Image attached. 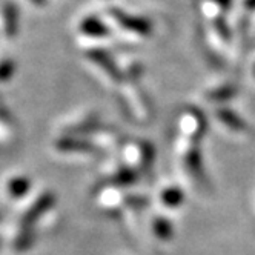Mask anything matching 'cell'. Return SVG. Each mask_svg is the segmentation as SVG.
Wrapping results in <instances>:
<instances>
[{"label":"cell","instance_id":"cell-1","mask_svg":"<svg viewBox=\"0 0 255 255\" xmlns=\"http://www.w3.org/2000/svg\"><path fill=\"white\" fill-rule=\"evenodd\" d=\"M56 205V195L52 192H43L35 202L28 208V211L25 212V215L22 217L20 220V229L22 232H34L32 228L34 225L37 223L40 218Z\"/></svg>","mask_w":255,"mask_h":255},{"label":"cell","instance_id":"cell-2","mask_svg":"<svg viewBox=\"0 0 255 255\" xmlns=\"http://www.w3.org/2000/svg\"><path fill=\"white\" fill-rule=\"evenodd\" d=\"M111 17L120 28H123L125 31L134 32L137 35H149L152 31V25L146 17L132 15L125 11H120V9H113Z\"/></svg>","mask_w":255,"mask_h":255},{"label":"cell","instance_id":"cell-3","mask_svg":"<svg viewBox=\"0 0 255 255\" xmlns=\"http://www.w3.org/2000/svg\"><path fill=\"white\" fill-rule=\"evenodd\" d=\"M86 57L93 62L96 66H99L105 74L106 77H109L113 82L119 83L123 80L125 74H123V71H120V68L116 65L114 59L109 56V54L102 49V48H94V49H89L86 52Z\"/></svg>","mask_w":255,"mask_h":255},{"label":"cell","instance_id":"cell-4","mask_svg":"<svg viewBox=\"0 0 255 255\" xmlns=\"http://www.w3.org/2000/svg\"><path fill=\"white\" fill-rule=\"evenodd\" d=\"M185 168L188 172L198 181V183L206 185V174L203 166V158L202 152H200V146L197 141H192L189 149L185 154Z\"/></svg>","mask_w":255,"mask_h":255},{"label":"cell","instance_id":"cell-5","mask_svg":"<svg viewBox=\"0 0 255 255\" xmlns=\"http://www.w3.org/2000/svg\"><path fill=\"white\" fill-rule=\"evenodd\" d=\"M56 148L60 152L74 154H96L99 149L91 141L79 138L77 135H63L56 141Z\"/></svg>","mask_w":255,"mask_h":255},{"label":"cell","instance_id":"cell-6","mask_svg":"<svg viewBox=\"0 0 255 255\" xmlns=\"http://www.w3.org/2000/svg\"><path fill=\"white\" fill-rule=\"evenodd\" d=\"M2 23L5 35L12 39L19 29V9L12 2H5L2 6Z\"/></svg>","mask_w":255,"mask_h":255},{"label":"cell","instance_id":"cell-7","mask_svg":"<svg viewBox=\"0 0 255 255\" xmlns=\"http://www.w3.org/2000/svg\"><path fill=\"white\" fill-rule=\"evenodd\" d=\"M215 117L220 120V122H223V125L226 128H229V129H232L235 132H243V131L248 129L246 120H243L235 111H231V109H228V108L217 109Z\"/></svg>","mask_w":255,"mask_h":255},{"label":"cell","instance_id":"cell-8","mask_svg":"<svg viewBox=\"0 0 255 255\" xmlns=\"http://www.w3.org/2000/svg\"><path fill=\"white\" fill-rule=\"evenodd\" d=\"M80 32L88 35V37H106L109 35V28L94 15H89V17H85V19L80 22V26H79Z\"/></svg>","mask_w":255,"mask_h":255},{"label":"cell","instance_id":"cell-9","mask_svg":"<svg viewBox=\"0 0 255 255\" xmlns=\"http://www.w3.org/2000/svg\"><path fill=\"white\" fill-rule=\"evenodd\" d=\"M31 189V180L25 175H17L12 177L11 180H8L6 183V191L8 195L12 198H20L25 197Z\"/></svg>","mask_w":255,"mask_h":255},{"label":"cell","instance_id":"cell-10","mask_svg":"<svg viewBox=\"0 0 255 255\" xmlns=\"http://www.w3.org/2000/svg\"><path fill=\"white\" fill-rule=\"evenodd\" d=\"M152 231L158 240L168 242L174 237V226L165 217H155L152 222Z\"/></svg>","mask_w":255,"mask_h":255},{"label":"cell","instance_id":"cell-11","mask_svg":"<svg viewBox=\"0 0 255 255\" xmlns=\"http://www.w3.org/2000/svg\"><path fill=\"white\" fill-rule=\"evenodd\" d=\"M160 200L166 208H178L185 202V192L177 186H169L161 191Z\"/></svg>","mask_w":255,"mask_h":255},{"label":"cell","instance_id":"cell-12","mask_svg":"<svg viewBox=\"0 0 255 255\" xmlns=\"http://www.w3.org/2000/svg\"><path fill=\"white\" fill-rule=\"evenodd\" d=\"M237 94H239V88L235 85H223L206 93V99L209 102H228L234 99Z\"/></svg>","mask_w":255,"mask_h":255},{"label":"cell","instance_id":"cell-13","mask_svg":"<svg viewBox=\"0 0 255 255\" xmlns=\"http://www.w3.org/2000/svg\"><path fill=\"white\" fill-rule=\"evenodd\" d=\"M137 180H138V175L135 171H132L129 168H122L108 180V183L116 185V186H129V185L135 183Z\"/></svg>","mask_w":255,"mask_h":255},{"label":"cell","instance_id":"cell-14","mask_svg":"<svg viewBox=\"0 0 255 255\" xmlns=\"http://www.w3.org/2000/svg\"><path fill=\"white\" fill-rule=\"evenodd\" d=\"M140 152H141V166L144 169H151L154 158H155V149L152 146V143H149V141L143 143Z\"/></svg>","mask_w":255,"mask_h":255},{"label":"cell","instance_id":"cell-15","mask_svg":"<svg viewBox=\"0 0 255 255\" xmlns=\"http://www.w3.org/2000/svg\"><path fill=\"white\" fill-rule=\"evenodd\" d=\"M14 71H15V63L14 60H2L0 62V83H5L8 82L12 76H14Z\"/></svg>","mask_w":255,"mask_h":255},{"label":"cell","instance_id":"cell-16","mask_svg":"<svg viewBox=\"0 0 255 255\" xmlns=\"http://www.w3.org/2000/svg\"><path fill=\"white\" fill-rule=\"evenodd\" d=\"M214 25H215V29H217V32L220 34V37H222L223 40L229 42V40H231V35H232V32H231V26L228 25V22H226L225 17H223V15L217 17L215 22H214Z\"/></svg>","mask_w":255,"mask_h":255},{"label":"cell","instance_id":"cell-17","mask_svg":"<svg viewBox=\"0 0 255 255\" xmlns=\"http://www.w3.org/2000/svg\"><path fill=\"white\" fill-rule=\"evenodd\" d=\"M212 2L215 3V5H218L222 9H229L231 6H232V3H234V0H212Z\"/></svg>","mask_w":255,"mask_h":255},{"label":"cell","instance_id":"cell-18","mask_svg":"<svg viewBox=\"0 0 255 255\" xmlns=\"http://www.w3.org/2000/svg\"><path fill=\"white\" fill-rule=\"evenodd\" d=\"M243 6L246 11H255V0H243Z\"/></svg>","mask_w":255,"mask_h":255},{"label":"cell","instance_id":"cell-19","mask_svg":"<svg viewBox=\"0 0 255 255\" xmlns=\"http://www.w3.org/2000/svg\"><path fill=\"white\" fill-rule=\"evenodd\" d=\"M29 2L35 6H45L46 5V0H29Z\"/></svg>","mask_w":255,"mask_h":255},{"label":"cell","instance_id":"cell-20","mask_svg":"<svg viewBox=\"0 0 255 255\" xmlns=\"http://www.w3.org/2000/svg\"><path fill=\"white\" fill-rule=\"evenodd\" d=\"M252 72H254V77H255V65H254V69H252Z\"/></svg>","mask_w":255,"mask_h":255},{"label":"cell","instance_id":"cell-21","mask_svg":"<svg viewBox=\"0 0 255 255\" xmlns=\"http://www.w3.org/2000/svg\"><path fill=\"white\" fill-rule=\"evenodd\" d=\"M0 220H2V214H0Z\"/></svg>","mask_w":255,"mask_h":255},{"label":"cell","instance_id":"cell-22","mask_svg":"<svg viewBox=\"0 0 255 255\" xmlns=\"http://www.w3.org/2000/svg\"><path fill=\"white\" fill-rule=\"evenodd\" d=\"M0 246H2V242H0Z\"/></svg>","mask_w":255,"mask_h":255}]
</instances>
